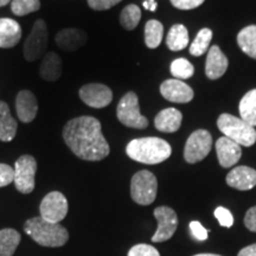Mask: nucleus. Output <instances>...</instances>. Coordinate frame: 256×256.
Returning a JSON list of instances; mask_svg holds the SVG:
<instances>
[{"instance_id":"58836bf2","label":"nucleus","mask_w":256,"mask_h":256,"mask_svg":"<svg viewBox=\"0 0 256 256\" xmlns=\"http://www.w3.org/2000/svg\"><path fill=\"white\" fill-rule=\"evenodd\" d=\"M238 256H256V243L241 249Z\"/></svg>"},{"instance_id":"bb28decb","label":"nucleus","mask_w":256,"mask_h":256,"mask_svg":"<svg viewBox=\"0 0 256 256\" xmlns=\"http://www.w3.org/2000/svg\"><path fill=\"white\" fill-rule=\"evenodd\" d=\"M164 34L162 24L158 20H148L145 25V43L150 49H156L160 46Z\"/></svg>"},{"instance_id":"20e7f679","label":"nucleus","mask_w":256,"mask_h":256,"mask_svg":"<svg viewBox=\"0 0 256 256\" xmlns=\"http://www.w3.org/2000/svg\"><path fill=\"white\" fill-rule=\"evenodd\" d=\"M217 126L224 136L238 142L240 146L250 147L256 142L255 127L243 121L241 118H236L232 114H222L217 120Z\"/></svg>"},{"instance_id":"9d476101","label":"nucleus","mask_w":256,"mask_h":256,"mask_svg":"<svg viewBox=\"0 0 256 256\" xmlns=\"http://www.w3.org/2000/svg\"><path fill=\"white\" fill-rule=\"evenodd\" d=\"M40 217L52 223H60L66 218L68 214V200L66 196L58 191H52L48 194L42 200Z\"/></svg>"},{"instance_id":"4468645a","label":"nucleus","mask_w":256,"mask_h":256,"mask_svg":"<svg viewBox=\"0 0 256 256\" xmlns=\"http://www.w3.org/2000/svg\"><path fill=\"white\" fill-rule=\"evenodd\" d=\"M216 153L218 162L222 168H232L241 159L242 150L238 142L226 136H222L216 142Z\"/></svg>"},{"instance_id":"c756f323","label":"nucleus","mask_w":256,"mask_h":256,"mask_svg":"<svg viewBox=\"0 0 256 256\" xmlns=\"http://www.w3.org/2000/svg\"><path fill=\"white\" fill-rule=\"evenodd\" d=\"M194 72V66L185 58H177L171 63V74L177 80H188Z\"/></svg>"},{"instance_id":"7c9ffc66","label":"nucleus","mask_w":256,"mask_h":256,"mask_svg":"<svg viewBox=\"0 0 256 256\" xmlns=\"http://www.w3.org/2000/svg\"><path fill=\"white\" fill-rule=\"evenodd\" d=\"M40 8V0H12L11 10L16 16L23 17Z\"/></svg>"},{"instance_id":"f257e3e1","label":"nucleus","mask_w":256,"mask_h":256,"mask_svg":"<svg viewBox=\"0 0 256 256\" xmlns=\"http://www.w3.org/2000/svg\"><path fill=\"white\" fill-rule=\"evenodd\" d=\"M63 139L74 154L87 162H100L110 152L101 122L92 116L69 120L63 128Z\"/></svg>"},{"instance_id":"72a5a7b5","label":"nucleus","mask_w":256,"mask_h":256,"mask_svg":"<svg viewBox=\"0 0 256 256\" xmlns=\"http://www.w3.org/2000/svg\"><path fill=\"white\" fill-rule=\"evenodd\" d=\"M215 217L218 220L220 224L226 228H230L234 224V217L228 209L223 206H218L215 210Z\"/></svg>"},{"instance_id":"39448f33","label":"nucleus","mask_w":256,"mask_h":256,"mask_svg":"<svg viewBox=\"0 0 256 256\" xmlns=\"http://www.w3.org/2000/svg\"><path fill=\"white\" fill-rule=\"evenodd\" d=\"M158 191V182L152 172H136L130 180V196L136 203L140 206H150L156 200Z\"/></svg>"},{"instance_id":"5701e85b","label":"nucleus","mask_w":256,"mask_h":256,"mask_svg":"<svg viewBox=\"0 0 256 256\" xmlns=\"http://www.w3.org/2000/svg\"><path fill=\"white\" fill-rule=\"evenodd\" d=\"M166 44L171 51H180L185 49L188 44V28L182 24L174 25L170 28Z\"/></svg>"},{"instance_id":"a19ab883","label":"nucleus","mask_w":256,"mask_h":256,"mask_svg":"<svg viewBox=\"0 0 256 256\" xmlns=\"http://www.w3.org/2000/svg\"><path fill=\"white\" fill-rule=\"evenodd\" d=\"M10 2H11V0H0V8H2V6L8 5Z\"/></svg>"},{"instance_id":"423d86ee","label":"nucleus","mask_w":256,"mask_h":256,"mask_svg":"<svg viewBox=\"0 0 256 256\" xmlns=\"http://www.w3.org/2000/svg\"><path fill=\"white\" fill-rule=\"evenodd\" d=\"M116 116L124 126L144 130L148 126V120L140 113L139 100L136 92H128L121 98L116 108Z\"/></svg>"},{"instance_id":"79ce46f5","label":"nucleus","mask_w":256,"mask_h":256,"mask_svg":"<svg viewBox=\"0 0 256 256\" xmlns=\"http://www.w3.org/2000/svg\"><path fill=\"white\" fill-rule=\"evenodd\" d=\"M194 256H220V255H216V254H197Z\"/></svg>"},{"instance_id":"6ab92c4d","label":"nucleus","mask_w":256,"mask_h":256,"mask_svg":"<svg viewBox=\"0 0 256 256\" xmlns=\"http://www.w3.org/2000/svg\"><path fill=\"white\" fill-rule=\"evenodd\" d=\"M22 38V28L11 18H0V48L10 49L17 46Z\"/></svg>"},{"instance_id":"6e6552de","label":"nucleus","mask_w":256,"mask_h":256,"mask_svg":"<svg viewBox=\"0 0 256 256\" xmlns=\"http://www.w3.org/2000/svg\"><path fill=\"white\" fill-rule=\"evenodd\" d=\"M16 188L22 194H31L34 188V177L37 172V162L32 156H19L14 164Z\"/></svg>"},{"instance_id":"412c9836","label":"nucleus","mask_w":256,"mask_h":256,"mask_svg":"<svg viewBox=\"0 0 256 256\" xmlns=\"http://www.w3.org/2000/svg\"><path fill=\"white\" fill-rule=\"evenodd\" d=\"M62 60L55 52H46L40 66V78L46 82H55L62 75Z\"/></svg>"},{"instance_id":"4be33fe9","label":"nucleus","mask_w":256,"mask_h":256,"mask_svg":"<svg viewBox=\"0 0 256 256\" xmlns=\"http://www.w3.org/2000/svg\"><path fill=\"white\" fill-rule=\"evenodd\" d=\"M17 121L11 115L8 106L0 101V142H12L17 134Z\"/></svg>"},{"instance_id":"aec40b11","label":"nucleus","mask_w":256,"mask_h":256,"mask_svg":"<svg viewBox=\"0 0 256 256\" xmlns=\"http://www.w3.org/2000/svg\"><path fill=\"white\" fill-rule=\"evenodd\" d=\"M183 115L176 108H166L159 112L154 119V126L159 132L174 133L180 128Z\"/></svg>"},{"instance_id":"473e14b6","label":"nucleus","mask_w":256,"mask_h":256,"mask_svg":"<svg viewBox=\"0 0 256 256\" xmlns=\"http://www.w3.org/2000/svg\"><path fill=\"white\" fill-rule=\"evenodd\" d=\"M14 180V168L8 164H0V188L8 186Z\"/></svg>"},{"instance_id":"f704fd0d","label":"nucleus","mask_w":256,"mask_h":256,"mask_svg":"<svg viewBox=\"0 0 256 256\" xmlns=\"http://www.w3.org/2000/svg\"><path fill=\"white\" fill-rule=\"evenodd\" d=\"M122 0H88V5L95 11H104L118 5Z\"/></svg>"},{"instance_id":"c9c22d12","label":"nucleus","mask_w":256,"mask_h":256,"mask_svg":"<svg viewBox=\"0 0 256 256\" xmlns=\"http://www.w3.org/2000/svg\"><path fill=\"white\" fill-rule=\"evenodd\" d=\"M190 230L194 238L198 240V241H206L208 238V230L197 220H194V222L190 223Z\"/></svg>"},{"instance_id":"b1692460","label":"nucleus","mask_w":256,"mask_h":256,"mask_svg":"<svg viewBox=\"0 0 256 256\" xmlns=\"http://www.w3.org/2000/svg\"><path fill=\"white\" fill-rule=\"evenodd\" d=\"M238 108L241 119L250 126L256 127V89L243 96Z\"/></svg>"},{"instance_id":"ea45409f","label":"nucleus","mask_w":256,"mask_h":256,"mask_svg":"<svg viewBox=\"0 0 256 256\" xmlns=\"http://www.w3.org/2000/svg\"><path fill=\"white\" fill-rule=\"evenodd\" d=\"M142 5L146 10H148V11H152V12H154L156 10V6H158L156 0H145Z\"/></svg>"},{"instance_id":"dca6fc26","label":"nucleus","mask_w":256,"mask_h":256,"mask_svg":"<svg viewBox=\"0 0 256 256\" xmlns=\"http://www.w3.org/2000/svg\"><path fill=\"white\" fill-rule=\"evenodd\" d=\"M226 182L229 186L238 190H252L256 186V170L248 166H238L229 172Z\"/></svg>"},{"instance_id":"7ed1b4c3","label":"nucleus","mask_w":256,"mask_h":256,"mask_svg":"<svg viewBox=\"0 0 256 256\" xmlns=\"http://www.w3.org/2000/svg\"><path fill=\"white\" fill-rule=\"evenodd\" d=\"M24 232L43 247H62L69 240L68 230L60 223H52L43 217H34L24 224Z\"/></svg>"},{"instance_id":"f8f14e48","label":"nucleus","mask_w":256,"mask_h":256,"mask_svg":"<svg viewBox=\"0 0 256 256\" xmlns=\"http://www.w3.org/2000/svg\"><path fill=\"white\" fill-rule=\"evenodd\" d=\"M80 98L92 108H104L113 101V92L101 83H88L80 89Z\"/></svg>"},{"instance_id":"ddd939ff","label":"nucleus","mask_w":256,"mask_h":256,"mask_svg":"<svg viewBox=\"0 0 256 256\" xmlns=\"http://www.w3.org/2000/svg\"><path fill=\"white\" fill-rule=\"evenodd\" d=\"M160 92L166 100L176 104H186L194 98V90L190 86L177 78L166 80L162 82L160 86Z\"/></svg>"},{"instance_id":"f03ea898","label":"nucleus","mask_w":256,"mask_h":256,"mask_svg":"<svg viewBox=\"0 0 256 256\" xmlns=\"http://www.w3.org/2000/svg\"><path fill=\"white\" fill-rule=\"evenodd\" d=\"M126 153L130 159L147 165H156L171 156L172 148L165 140L156 136L134 139L126 147Z\"/></svg>"},{"instance_id":"393cba45","label":"nucleus","mask_w":256,"mask_h":256,"mask_svg":"<svg viewBox=\"0 0 256 256\" xmlns=\"http://www.w3.org/2000/svg\"><path fill=\"white\" fill-rule=\"evenodd\" d=\"M20 243V234L8 228L0 230V256H12Z\"/></svg>"},{"instance_id":"1a4fd4ad","label":"nucleus","mask_w":256,"mask_h":256,"mask_svg":"<svg viewBox=\"0 0 256 256\" xmlns=\"http://www.w3.org/2000/svg\"><path fill=\"white\" fill-rule=\"evenodd\" d=\"M211 146H212V138L208 130H194L185 144L184 158L188 164L202 162L210 153Z\"/></svg>"},{"instance_id":"e433bc0d","label":"nucleus","mask_w":256,"mask_h":256,"mask_svg":"<svg viewBox=\"0 0 256 256\" xmlns=\"http://www.w3.org/2000/svg\"><path fill=\"white\" fill-rule=\"evenodd\" d=\"M204 0H171V4L179 10H192L200 6Z\"/></svg>"},{"instance_id":"2f4dec72","label":"nucleus","mask_w":256,"mask_h":256,"mask_svg":"<svg viewBox=\"0 0 256 256\" xmlns=\"http://www.w3.org/2000/svg\"><path fill=\"white\" fill-rule=\"evenodd\" d=\"M127 256H160V254L153 246L136 244L130 249Z\"/></svg>"},{"instance_id":"2eb2a0df","label":"nucleus","mask_w":256,"mask_h":256,"mask_svg":"<svg viewBox=\"0 0 256 256\" xmlns=\"http://www.w3.org/2000/svg\"><path fill=\"white\" fill-rule=\"evenodd\" d=\"M18 119L24 124L32 122L38 113L37 98L30 90H20L16 98Z\"/></svg>"},{"instance_id":"4c0bfd02","label":"nucleus","mask_w":256,"mask_h":256,"mask_svg":"<svg viewBox=\"0 0 256 256\" xmlns=\"http://www.w3.org/2000/svg\"><path fill=\"white\" fill-rule=\"evenodd\" d=\"M244 226L250 232H256V206L250 208L244 217Z\"/></svg>"},{"instance_id":"f3484780","label":"nucleus","mask_w":256,"mask_h":256,"mask_svg":"<svg viewBox=\"0 0 256 256\" xmlns=\"http://www.w3.org/2000/svg\"><path fill=\"white\" fill-rule=\"evenodd\" d=\"M87 38V34L80 28H64L56 34L55 42L60 49L66 52H74L84 46Z\"/></svg>"},{"instance_id":"9b49d317","label":"nucleus","mask_w":256,"mask_h":256,"mask_svg":"<svg viewBox=\"0 0 256 256\" xmlns=\"http://www.w3.org/2000/svg\"><path fill=\"white\" fill-rule=\"evenodd\" d=\"M158 220V228L152 236V242H165L174 235L178 226V217L174 209L168 206H158L154 210Z\"/></svg>"},{"instance_id":"a878e982","label":"nucleus","mask_w":256,"mask_h":256,"mask_svg":"<svg viewBox=\"0 0 256 256\" xmlns=\"http://www.w3.org/2000/svg\"><path fill=\"white\" fill-rule=\"evenodd\" d=\"M238 44L243 52L256 60V25H249L240 31Z\"/></svg>"},{"instance_id":"a211bd4d","label":"nucleus","mask_w":256,"mask_h":256,"mask_svg":"<svg viewBox=\"0 0 256 256\" xmlns=\"http://www.w3.org/2000/svg\"><path fill=\"white\" fill-rule=\"evenodd\" d=\"M228 58L217 46H211L206 56V75L209 80H218L228 69Z\"/></svg>"},{"instance_id":"0eeeda50","label":"nucleus","mask_w":256,"mask_h":256,"mask_svg":"<svg viewBox=\"0 0 256 256\" xmlns=\"http://www.w3.org/2000/svg\"><path fill=\"white\" fill-rule=\"evenodd\" d=\"M49 40L46 23L43 19H38L28 34L24 44V57L28 62L40 60L46 55Z\"/></svg>"},{"instance_id":"c85d7f7f","label":"nucleus","mask_w":256,"mask_h":256,"mask_svg":"<svg viewBox=\"0 0 256 256\" xmlns=\"http://www.w3.org/2000/svg\"><path fill=\"white\" fill-rule=\"evenodd\" d=\"M142 19V10L136 5H127L120 14V23L124 28L132 31L138 26Z\"/></svg>"},{"instance_id":"cd10ccee","label":"nucleus","mask_w":256,"mask_h":256,"mask_svg":"<svg viewBox=\"0 0 256 256\" xmlns=\"http://www.w3.org/2000/svg\"><path fill=\"white\" fill-rule=\"evenodd\" d=\"M212 40V31L210 28H204L198 32L190 46V54L192 56H202L209 49L210 42Z\"/></svg>"}]
</instances>
